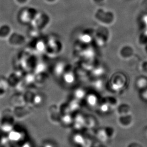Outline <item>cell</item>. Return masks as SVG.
Segmentation results:
<instances>
[{
    "mask_svg": "<svg viewBox=\"0 0 147 147\" xmlns=\"http://www.w3.org/2000/svg\"><path fill=\"white\" fill-rule=\"evenodd\" d=\"M9 45L11 47H20L24 42V37L17 33H13L7 40Z\"/></svg>",
    "mask_w": 147,
    "mask_h": 147,
    "instance_id": "cell-1",
    "label": "cell"
},
{
    "mask_svg": "<svg viewBox=\"0 0 147 147\" xmlns=\"http://www.w3.org/2000/svg\"><path fill=\"white\" fill-rule=\"evenodd\" d=\"M13 33V28L9 24H3L0 25V39H8Z\"/></svg>",
    "mask_w": 147,
    "mask_h": 147,
    "instance_id": "cell-2",
    "label": "cell"
},
{
    "mask_svg": "<svg viewBox=\"0 0 147 147\" xmlns=\"http://www.w3.org/2000/svg\"><path fill=\"white\" fill-rule=\"evenodd\" d=\"M16 3L20 6L25 5L28 3L29 0H14Z\"/></svg>",
    "mask_w": 147,
    "mask_h": 147,
    "instance_id": "cell-3",
    "label": "cell"
},
{
    "mask_svg": "<svg viewBox=\"0 0 147 147\" xmlns=\"http://www.w3.org/2000/svg\"><path fill=\"white\" fill-rule=\"evenodd\" d=\"M94 3L97 4H102L104 3L105 0H92Z\"/></svg>",
    "mask_w": 147,
    "mask_h": 147,
    "instance_id": "cell-4",
    "label": "cell"
},
{
    "mask_svg": "<svg viewBox=\"0 0 147 147\" xmlns=\"http://www.w3.org/2000/svg\"><path fill=\"white\" fill-rule=\"evenodd\" d=\"M45 1L48 3H54L57 1V0H45Z\"/></svg>",
    "mask_w": 147,
    "mask_h": 147,
    "instance_id": "cell-5",
    "label": "cell"
}]
</instances>
